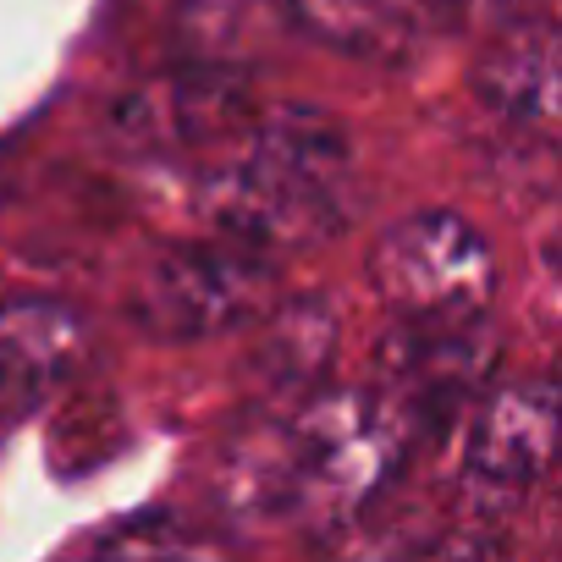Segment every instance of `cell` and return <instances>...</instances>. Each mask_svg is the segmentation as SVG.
Masks as SVG:
<instances>
[{"instance_id":"obj_1","label":"cell","mask_w":562,"mask_h":562,"mask_svg":"<svg viewBox=\"0 0 562 562\" xmlns=\"http://www.w3.org/2000/svg\"><path fill=\"white\" fill-rule=\"evenodd\" d=\"M419 447V425L381 392L348 386L248 430L221 469L232 513L248 524H348Z\"/></svg>"},{"instance_id":"obj_2","label":"cell","mask_w":562,"mask_h":562,"mask_svg":"<svg viewBox=\"0 0 562 562\" xmlns=\"http://www.w3.org/2000/svg\"><path fill=\"white\" fill-rule=\"evenodd\" d=\"M226 166L199 188V215L215 237L254 254H304L348 226L353 144L321 105L254 111Z\"/></svg>"},{"instance_id":"obj_3","label":"cell","mask_w":562,"mask_h":562,"mask_svg":"<svg viewBox=\"0 0 562 562\" xmlns=\"http://www.w3.org/2000/svg\"><path fill=\"white\" fill-rule=\"evenodd\" d=\"M370 281L397 321H485L496 293V254L458 210H414L381 232Z\"/></svg>"},{"instance_id":"obj_4","label":"cell","mask_w":562,"mask_h":562,"mask_svg":"<svg viewBox=\"0 0 562 562\" xmlns=\"http://www.w3.org/2000/svg\"><path fill=\"white\" fill-rule=\"evenodd\" d=\"M270 293H276L270 254L215 237L193 248H166L138 276L127 315L155 342H204L248 326Z\"/></svg>"},{"instance_id":"obj_5","label":"cell","mask_w":562,"mask_h":562,"mask_svg":"<svg viewBox=\"0 0 562 562\" xmlns=\"http://www.w3.org/2000/svg\"><path fill=\"white\" fill-rule=\"evenodd\" d=\"M551 441H557V392L546 375L496 386L469 425L463 469H458V496L469 524H502L524 496L540 485L551 469Z\"/></svg>"},{"instance_id":"obj_6","label":"cell","mask_w":562,"mask_h":562,"mask_svg":"<svg viewBox=\"0 0 562 562\" xmlns=\"http://www.w3.org/2000/svg\"><path fill=\"white\" fill-rule=\"evenodd\" d=\"M254 89L226 67H177L138 83L116 105V133L149 155H199L210 144L237 138L254 122Z\"/></svg>"},{"instance_id":"obj_7","label":"cell","mask_w":562,"mask_h":562,"mask_svg":"<svg viewBox=\"0 0 562 562\" xmlns=\"http://www.w3.org/2000/svg\"><path fill=\"white\" fill-rule=\"evenodd\" d=\"M491 331L485 321H447V326H414L403 321V331L381 348V392L425 430H436L441 419H452L474 386L491 370Z\"/></svg>"},{"instance_id":"obj_8","label":"cell","mask_w":562,"mask_h":562,"mask_svg":"<svg viewBox=\"0 0 562 562\" xmlns=\"http://www.w3.org/2000/svg\"><path fill=\"white\" fill-rule=\"evenodd\" d=\"M557 34L546 18H507V29L485 45V56L474 61V100L485 116H496L513 133H535L546 138L557 122Z\"/></svg>"},{"instance_id":"obj_9","label":"cell","mask_w":562,"mask_h":562,"mask_svg":"<svg viewBox=\"0 0 562 562\" xmlns=\"http://www.w3.org/2000/svg\"><path fill=\"white\" fill-rule=\"evenodd\" d=\"M83 359V321L61 299L0 304V419L45 403Z\"/></svg>"},{"instance_id":"obj_10","label":"cell","mask_w":562,"mask_h":562,"mask_svg":"<svg viewBox=\"0 0 562 562\" xmlns=\"http://www.w3.org/2000/svg\"><path fill=\"white\" fill-rule=\"evenodd\" d=\"M299 18L359 61H408L441 29L430 0H299Z\"/></svg>"},{"instance_id":"obj_11","label":"cell","mask_w":562,"mask_h":562,"mask_svg":"<svg viewBox=\"0 0 562 562\" xmlns=\"http://www.w3.org/2000/svg\"><path fill=\"white\" fill-rule=\"evenodd\" d=\"M529 7V0H430V12H436V23L441 29H452V23H474V29H485V23H507V18H518Z\"/></svg>"}]
</instances>
